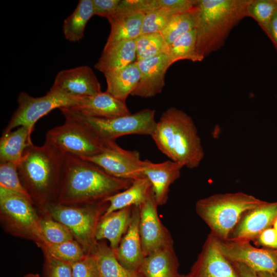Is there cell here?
Segmentation results:
<instances>
[{
  "mask_svg": "<svg viewBox=\"0 0 277 277\" xmlns=\"http://www.w3.org/2000/svg\"><path fill=\"white\" fill-rule=\"evenodd\" d=\"M133 182L114 177L89 161L66 154L56 202L76 204L103 201L128 188Z\"/></svg>",
  "mask_w": 277,
  "mask_h": 277,
  "instance_id": "cell-1",
  "label": "cell"
},
{
  "mask_svg": "<svg viewBox=\"0 0 277 277\" xmlns=\"http://www.w3.org/2000/svg\"><path fill=\"white\" fill-rule=\"evenodd\" d=\"M160 151L170 160L190 169L199 166L204 151L192 118L174 107L161 115L150 135Z\"/></svg>",
  "mask_w": 277,
  "mask_h": 277,
  "instance_id": "cell-2",
  "label": "cell"
},
{
  "mask_svg": "<svg viewBox=\"0 0 277 277\" xmlns=\"http://www.w3.org/2000/svg\"><path fill=\"white\" fill-rule=\"evenodd\" d=\"M65 155L46 143L41 146L32 144L26 149L18 172L23 186L37 208L56 202Z\"/></svg>",
  "mask_w": 277,
  "mask_h": 277,
  "instance_id": "cell-3",
  "label": "cell"
},
{
  "mask_svg": "<svg viewBox=\"0 0 277 277\" xmlns=\"http://www.w3.org/2000/svg\"><path fill=\"white\" fill-rule=\"evenodd\" d=\"M251 0H198L196 50L203 60L225 44L231 30L245 17Z\"/></svg>",
  "mask_w": 277,
  "mask_h": 277,
  "instance_id": "cell-4",
  "label": "cell"
},
{
  "mask_svg": "<svg viewBox=\"0 0 277 277\" xmlns=\"http://www.w3.org/2000/svg\"><path fill=\"white\" fill-rule=\"evenodd\" d=\"M264 202L243 192L215 194L199 200L195 211L215 238L227 240L243 215Z\"/></svg>",
  "mask_w": 277,
  "mask_h": 277,
  "instance_id": "cell-5",
  "label": "cell"
},
{
  "mask_svg": "<svg viewBox=\"0 0 277 277\" xmlns=\"http://www.w3.org/2000/svg\"><path fill=\"white\" fill-rule=\"evenodd\" d=\"M108 205L105 200L76 204L53 202L37 208L40 212L63 224L87 254L90 252L97 242L96 227Z\"/></svg>",
  "mask_w": 277,
  "mask_h": 277,
  "instance_id": "cell-6",
  "label": "cell"
},
{
  "mask_svg": "<svg viewBox=\"0 0 277 277\" xmlns=\"http://www.w3.org/2000/svg\"><path fill=\"white\" fill-rule=\"evenodd\" d=\"M39 210L29 197L0 186V223L3 230L13 236L43 242Z\"/></svg>",
  "mask_w": 277,
  "mask_h": 277,
  "instance_id": "cell-7",
  "label": "cell"
},
{
  "mask_svg": "<svg viewBox=\"0 0 277 277\" xmlns=\"http://www.w3.org/2000/svg\"><path fill=\"white\" fill-rule=\"evenodd\" d=\"M60 110L65 117L82 123L105 143L115 142L116 138L126 135L150 136L156 124L155 111L151 109L112 118L88 116L70 108H62Z\"/></svg>",
  "mask_w": 277,
  "mask_h": 277,
  "instance_id": "cell-8",
  "label": "cell"
},
{
  "mask_svg": "<svg viewBox=\"0 0 277 277\" xmlns=\"http://www.w3.org/2000/svg\"><path fill=\"white\" fill-rule=\"evenodd\" d=\"M65 117L63 125L47 132L45 143L65 154L81 158L97 155L104 150L109 142L102 141L82 123Z\"/></svg>",
  "mask_w": 277,
  "mask_h": 277,
  "instance_id": "cell-9",
  "label": "cell"
},
{
  "mask_svg": "<svg viewBox=\"0 0 277 277\" xmlns=\"http://www.w3.org/2000/svg\"><path fill=\"white\" fill-rule=\"evenodd\" d=\"M81 98L51 89L41 97H33L26 92H21L17 97L18 107L2 134L21 126L26 127L32 132L34 125L41 118L55 109L74 107Z\"/></svg>",
  "mask_w": 277,
  "mask_h": 277,
  "instance_id": "cell-10",
  "label": "cell"
},
{
  "mask_svg": "<svg viewBox=\"0 0 277 277\" xmlns=\"http://www.w3.org/2000/svg\"><path fill=\"white\" fill-rule=\"evenodd\" d=\"M82 159L116 178L134 181L146 177L139 152L124 149L115 142H109L100 153Z\"/></svg>",
  "mask_w": 277,
  "mask_h": 277,
  "instance_id": "cell-11",
  "label": "cell"
},
{
  "mask_svg": "<svg viewBox=\"0 0 277 277\" xmlns=\"http://www.w3.org/2000/svg\"><path fill=\"white\" fill-rule=\"evenodd\" d=\"M216 239L220 250L231 263L244 264L256 272H277L276 251L257 248L249 241Z\"/></svg>",
  "mask_w": 277,
  "mask_h": 277,
  "instance_id": "cell-12",
  "label": "cell"
},
{
  "mask_svg": "<svg viewBox=\"0 0 277 277\" xmlns=\"http://www.w3.org/2000/svg\"><path fill=\"white\" fill-rule=\"evenodd\" d=\"M159 206L153 192L140 206L139 233L145 256L167 245L173 244L171 234L157 213Z\"/></svg>",
  "mask_w": 277,
  "mask_h": 277,
  "instance_id": "cell-13",
  "label": "cell"
},
{
  "mask_svg": "<svg viewBox=\"0 0 277 277\" xmlns=\"http://www.w3.org/2000/svg\"><path fill=\"white\" fill-rule=\"evenodd\" d=\"M188 275L190 277H240L233 264L220 250L216 239L211 233Z\"/></svg>",
  "mask_w": 277,
  "mask_h": 277,
  "instance_id": "cell-14",
  "label": "cell"
},
{
  "mask_svg": "<svg viewBox=\"0 0 277 277\" xmlns=\"http://www.w3.org/2000/svg\"><path fill=\"white\" fill-rule=\"evenodd\" d=\"M50 89L75 97L92 96L102 92L97 77L86 65L58 72Z\"/></svg>",
  "mask_w": 277,
  "mask_h": 277,
  "instance_id": "cell-15",
  "label": "cell"
},
{
  "mask_svg": "<svg viewBox=\"0 0 277 277\" xmlns=\"http://www.w3.org/2000/svg\"><path fill=\"white\" fill-rule=\"evenodd\" d=\"M276 218L277 202H264L243 215L227 240L254 241Z\"/></svg>",
  "mask_w": 277,
  "mask_h": 277,
  "instance_id": "cell-16",
  "label": "cell"
},
{
  "mask_svg": "<svg viewBox=\"0 0 277 277\" xmlns=\"http://www.w3.org/2000/svg\"><path fill=\"white\" fill-rule=\"evenodd\" d=\"M141 77L131 95L151 97L160 93L165 85L166 72L170 66L167 54L136 61Z\"/></svg>",
  "mask_w": 277,
  "mask_h": 277,
  "instance_id": "cell-17",
  "label": "cell"
},
{
  "mask_svg": "<svg viewBox=\"0 0 277 277\" xmlns=\"http://www.w3.org/2000/svg\"><path fill=\"white\" fill-rule=\"evenodd\" d=\"M184 166L171 160L154 163L148 160L142 161V168L150 182L154 196L159 206L166 203L170 186L181 176Z\"/></svg>",
  "mask_w": 277,
  "mask_h": 277,
  "instance_id": "cell-18",
  "label": "cell"
},
{
  "mask_svg": "<svg viewBox=\"0 0 277 277\" xmlns=\"http://www.w3.org/2000/svg\"><path fill=\"white\" fill-rule=\"evenodd\" d=\"M140 206H133L129 227L114 250L118 261L127 269L137 271L145 259L139 233Z\"/></svg>",
  "mask_w": 277,
  "mask_h": 277,
  "instance_id": "cell-19",
  "label": "cell"
},
{
  "mask_svg": "<svg viewBox=\"0 0 277 277\" xmlns=\"http://www.w3.org/2000/svg\"><path fill=\"white\" fill-rule=\"evenodd\" d=\"M81 114L91 117L112 118L131 114L126 102L107 92L82 97L78 104L70 108Z\"/></svg>",
  "mask_w": 277,
  "mask_h": 277,
  "instance_id": "cell-20",
  "label": "cell"
},
{
  "mask_svg": "<svg viewBox=\"0 0 277 277\" xmlns=\"http://www.w3.org/2000/svg\"><path fill=\"white\" fill-rule=\"evenodd\" d=\"M133 208V206L128 207L102 216L96 229V241L106 239L109 246L116 250L129 227Z\"/></svg>",
  "mask_w": 277,
  "mask_h": 277,
  "instance_id": "cell-21",
  "label": "cell"
},
{
  "mask_svg": "<svg viewBox=\"0 0 277 277\" xmlns=\"http://www.w3.org/2000/svg\"><path fill=\"white\" fill-rule=\"evenodd\" d=\"M178 266L173 244H170L145 256L138 271L143 277H179Z\"/></svg>",
  "mask_w": 277,
  "mask_h": 277,
  "instance_id": "cell-22",
  "label": "cell"
},
{
  "mask_svg": "<svg viewBox=\"0 0 277 277\" xmlns=\"http://www.w3.org/2000/svg\"><path fill=\"white\" fill-rule=\"evenodd\" d=\"M136 60L135 41H122L105 45L94 68L104 73L128 65Z\"/></svg>",
  "mask_w": 277,
  "mask_h": 277,
  "instance_id": "cell-23",
  "label": "cell"
},
{
  "mask_svg": "<svg viewBox=\"0 0 277 277\" xmlns=\"http://www.w3.org/2000/svg\"><path fill=\"white\" fill-rule=\"evenodd\" d=\"M107 82L106 91L124 102L131 95L140 81L141 73L135 62L123 67L104 73Z\"/></svg>",
  "mask_w": 277,
  "mask_h": 277,
  "instance_id": "cell-24",
  "label": "cell"
},
{
  "mask_svg": "<svg viewBox=\"0 0 277 277\" xmlns=\"http://www.w3.org/2000/svg\"><path fill=\"white\" fill-rule=\"evenodd\" d=\"M152 191V185L147 177L135 180L128 188L105 200L109 205L103 215L128 207L140 206L147 201Z\"/></svg>",
  "mask_w": 277,
  "mask_h": 277,
  "instance_id": "cell-25",
  "label": "cell"
},
{
  "mask_svg": "<svg viewBox=\"0 0 277 277\" xmlns=\"http://www.w3.org/2000/svg\"><path fill=\"white\" fill-rule=\"evenodd\" d=\"M90 252L95 257L98 277H143L139 271L122 266L114 250L103 240L97 241Z\"/></svg>",
  "mask_w": 277,
  "mask_h": 277,
  "instance_id": "cell-26",
  "label": "cell"
},
{
  "mask_svg": "<svg viewBox=\"0 0 277 277\" xmlns=\"http://www.w3.org/2000/svg\"><path fill=\"white\" fill-rule=\"evenodd\" d=\"M32 132L25 126L17 127L2 134L0 139V162H11L18 165L26 149L32 143Z\"/></svg>",
  "mask_w": 277,
  "mask_h": 277,
  "instance_id": "cell-27",
  "label": "cell"
},
{
  "mask_svg": "<svg viewBox=\"0 0 277 277\" xmlns=\"http://www.w3.org/2000/svg\"><path fill=\"white\" fill-rule=\"evenodd\" d=\"M145 14L142 12L127 13L109 20L111 31L105 45L120 41L135 40L141 34Z\"/></svg>",
  "mask_w": 277,
  "mask_h": 277,
  "instance_id": "cell-28",
  "label": "cell"
},
{
  "mask_svg": "<svg viewBox=\"0 0 277 277\" xmlns=\"http://www.w3.org/2000/svg\"><path fill=\"white\" fill-rule=\"evenodd\" d=\"M94 15L92 0L79 1L73 12L64 21L63 31L65 38L72 42L81 40L87 24Z\"/></svg>",
  "mask_w": 277,
  "mask_h": 277,
  "instance_id": "cell-29",
  "label": "cell"
},
{
  "mask_svg": "<svg viewBox=\"0 0 277 277\" xmlns=\"http://www.w3.org/2000/svg\"><path fill=\"white\" fill-rule=\"evenodd\" d=\"M168 56L171 66L181 60L193 62H201L203 59L196 50V31L195 28L179 37L169 46Z\"/></svg>",
  "mask_w": 277,
  "mask_h": 277,
  "instance_id": "cell-30",
  "label": "cell"
},
{
  "mask_svg": "<svg viewBox=\"0 0 277 277\" xmlns=\"http://www.w3.org/2000/svg\"><path fill=\"white\" fill-rule=\"evenodd\" d=\"M196 21V7L189 11L174 15L160 33L169 46L179 37L195 28Z\"/></svg>",
  "mask_w": 277,
  "mask_h": 277,
  "instance_id": "cell-31",
  "label": "cell"
},
{
  "mask_svg": "<svg viewBox=\"0 0 277 277\" xmlns=\"http://www.w3.org/2000/svg\"><path fill=\"white\" fill-rule=\"evenodd\" d=\"M37 246L43 252L71 264L81 259L86 254L82 246L74 239L60 243L43 242Z\"/></svg>",
  "mask_w": 277,
  "mask_h": 277,
  "instance_id": "cell-32",
  "label": "cell"
},
{
  "mask_svg": "<svg viewBox=\"0 0 277 277\" xmlns=\"http://www.w3.org/2000/svg\"><path fill=\"white\" fill-rule=\"evenodd\" d=\"M136 60L168 54L169 46L160 32L141 34L135 40Z\"/></svg>",
  "mask_w": 277,
  "mask_h": 277,
  "instance_id": "cell-33",
  "label": "cell"
},
{
  "mask_svg": "<svg viewBox=\"0 0 277 277\" xmlns=\"http://www.w3.org/2000/svg\"><path fill=\"white\" fill-rule=\"evenodd\" d=\"M277 13V0H251L247 6L248 17L253 18L267 34Z\"/></svg>",
  "mask_w": 277,
  "mask_h": 277,
  "instance_id": "cell-34",
  "label": "cell"
},
{
  "mask_svg": "<svg viewBox=\"0 0 277 277\" xmlns=\"http://www.w3.org/2000/svg\"><path fill=\"white\" fill-rule=\"evenodd\" d=\"M39 212L40 229L43 242L60 243L74 239L71 232L63 224Z\"/></svg>",
  "mask_w": 277,
  "mask_h": 277,
  "instance_id": "cell-35",
  "label": "cell"
},
{
  "mask_svg": "<svg viewBox=\"0 0 277 277\" xmlns=\"http://www.w3.org/2000/svg\"><path fill=\"white\" fill-rule=\"evenodd\" d=\"M175 13L166 8H159L145 14L141 34L161 32Z\"/></svg>",
  "mask_w": 277,
  "mask_h": 277,
  "instance_id": "cell-36",
  "label": "cell"
},
{
  "mask_svg": "<svg viewBox=\"0 0 277 277\" xmlns=\"http://www.w3.org/2000/svg\"><path fill=\"white\" fill-rule=\"evenodd\" d=\"M17 166L11 162L1 163L0 186L20 192L31 199L22 184Z\"/></svg>",
  "mask_w": 277,
  "mask_h": 277,
  "instance_id": "cell-37",
  "label": "cell"
},
{
  "mask_svg": "<svg viewBox=\"0 0 277 277\" xmlns=\"http://www.w3.org/2000/svg\"><path fill=\"white\" fill-rule=\"evenodd\" d=\"M42 277H73L71 264L43 252Z\"/></svg>",
  "mask_w": 277,
  "mask_h": 277,
  "instance_id": "cell-38",
  "label": "cell"
},
{
  "mask_svg": "<svg viewBox=\"0 0 277 277\" xmlns=\"http://www.w3.org/2000/svg\"><path fill=\"white\" fill-rule=\"evenodd\" d=\"M73 277H98L97 263L92 253L71 263Z\"/></svg>",
  "mask_w": 277,
  "mask_h": 277,
  "instance_id": "cell-39",
  "label": "cell"
},
{
  "mask_svg": "<svg viewBox=\"0 0 277 277\" xmlns=\"http://www.w3.org/2000/svg\"><path fill=\"white\" fill-rule=\"evenodd\" d=\"M198 0H156V8L168 9L176 14L181 13L194 9Z\"/></svg>",
  "mask_w": 277,
  "mask_h": 277,
  "instance_id": "cell-40",
  "label": "cell"
},
{
  "mask_svg": "<svg viewBox=\"0 0 277 277\" xmlns=\"http://www.w3.org/2000/svg\"><path fill=\"white\" fill-rule=\"evenodd\" d=\"M121 0H92L94 15L108 19L113 15Z\"/></svg>",
  "mask_w": 277,
  "mask_h": 277,
  "instance_id": "cell-41",
  "label": "cell"
},
{
  "mask_svg": "<svg viewBox=\"0 0 277 277\" xmlns=\"http://www.w3.org/2000/svg\"><path fill=\"white\" fill-rule=\"evenodd\" d=\"M255 240L261 245L277 249V230L269 227L263 231Z\"/></svg>",
  "mask_w": 277,
  "mask_h": 277,
  "instance_id": "cell-42",
  "label": "cell"
},
{
  "mask_svg": "<svg viewBox=\"0 0 277 277\" xmlns=\"http://www.w3.org/2000/svg\"><path fill=\"white\" fill-rule=\"evenodd\" d=\"M266 34L272 42L277 51V13L272 19Z\"/></svg>",
  "mask_w": 277,
  "mask_h": 277,
  "instance_id": "cell-43",
  "label": "cell"
},
{
  "mask_svg": "<svg viewBox=\"0 0 277 277\" xmlns=\"http://www.w3.org/2000/svg\"><path fill=\"white\" fill-rule=\"evenodd\" d=\"M240 277H258L256 272L244 264L232 263Z\"/></svg>",
  "mask_w": 277,
  "mask_h": 277,
  "instance_id": "cell-44",
  "label": "cell"
},
{
  "mask_svg": "<svg viewBox=\"0 0 277 277\" xmlns=\"http://www.w3.org/2000/svg\"><path fill=\"white\" fill-rule=\"evenodd\" d=\"M258 277H276L274 273L267 271H260L256 272Z\"/></svg>",
  "mask_w": 277,
  "mask_h": 277,
  "instance_id": "cell-45",
  "label": "cell"
},
{
  "mask_svg": "<svg viewBox=\"0 0 277 277\" xmlns=\"http://www.w3.org/2000/svg\"><path fill=\"white\" fill-rule=\"evenodd\" d=\"M23 277H41L37 273H28L24 275Z\"/></svg>",
  "mask_w": 277,
  "mask_h": 277,
  "instance_id": "cell-46",
  "label": "cell"
},
{
  "mask_svg": "<svg viewBox=\"0 0 277 277\" xmlns=\"http://www.w3.org/2000/svg\"><path fill=\"white\" fill-rule=\"evenodd\" d=\"M272 225H273V228H274L275 230H277V218L274 221Z\"/></svg>",
  "mask_w": 277,
  "mask_h": 277,
  "instance_id": "cell-47",
  "label": "cell"
},
{
  "mask_svg": "<svg viewBox=\"0 0 277 277\" xmlns=\"http://www.w3.org/2000/svg\"><path fill=\"white\" fill-rule=\"evenodd\" d=\"M179 277H190L188 274V275H179Z\"/></svg>",
  "mask_w": 277,
  "mask_h": 277,
  "instance_id": "cell-48",
  "label": "cell"
},
{
  "mask_svg": "<svg viewBox=\"0 0 277 277\" xmlns=\"http://www.w3.org/2000/svg\"><path fill=\"white\" fill-rule=\"evenodd\" d=\"M274 275H275L276 277H277V272H276L275 274H274Z\"/></svg>",
  "mask_w": 277,
  "mask_h": 277,
  "instance_id": "cell-49",
  "label": "cell"
}]
</instances>
